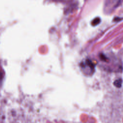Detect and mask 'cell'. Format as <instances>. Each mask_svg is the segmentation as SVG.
<instances>
[{
    "mask_svg": "<svg viewBox=\"0 0 123 123\" xmlns=\"http://www.w3.org/2000/svg\"><path fill=\"white\" fill-rule=\"evenodd\" d=\"M115 83V85H116L117 86H118V87H119V86H121V84H122V80L121 79L120 80H119H119H116L115 81V82H114Z\"/></svg>",
    "mask_w": 123,
    "mask_h": 123,
    "instance_id": "6da1fadb",
    "label": "cell"
}]
</instances>
